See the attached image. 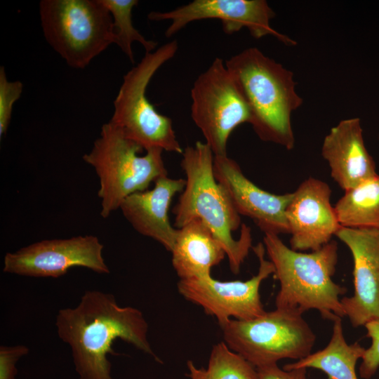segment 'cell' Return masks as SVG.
Masks as SVG:
<instances>
[{"instance_id":"18","label":"cell","mask_w":379,"mask_h":379,"mask_svg":"<svg viewBox=\"0 0 379 379\" xmlns=\"http://www.w3.org/2000/svg\"><path fill=\"white\" fill-rule=\"evenodd\" d=\"M171 253L173 267L180 279L211 276V269L226 256L219 240L198 220L178 229Z\"/></svg>"},{"instance_id":"26","label":"cell","mask_w":379,"mask_h":379,"mask_svg":"<svg viewBox=\"0 0 379 379\" xmlns=\"http://www.w3.org/2000/svg\"><path fill=\"white\" fill-rule=\"evenodd\" d=\"M258 379H308L306 368H280L277 364L257 368Z\"/></svg>"},{"instance_id":"22","label":"cell","mask_w":379,"mask_h":379,"mask_svg":"<svg viewBox=\"0 0 379 379\" xmlns=\"http://www.w3.org/2000/svg\"><path fill=\"white\" fill-rule=\"evenodd\" d=\"M107 8L112 18V32L114 44L117 45L122 52L133 64L135 62L132 44L139 42L146 53L153 52L157 49V42L145 38L136 29L132 22V11L138 4L137 0H100Z\"/></svg>"},{"instance_id":"8","label":"cell","mask_w":379,"mask_h":379,"mask_svg":"<svg viewBox=\"0 0 379 379\" xmlns=\"http://www.w3.org/2000/svg\"><path fill=\"white\" fill-rule=\"evenodd\" d=\"M223 341L256 368L311 354L316 335L302 314L277 309L250 320L220 324Z\"/></svg>"},{"instance_id":"7","label":"cell","mask_w":379,"mask_h":379,"mask_svg":"<svg viewBox=\"0 0 379 379\" xmlns=\"http://www.w3.org/2000/svg\"><path fill=\"white\" fill-rule=\"evenodd\" d=\"M44 38L71 67L84 69L114 44L112 18L100 0H42Z\"/></svg>"},{"instance_id":"20","label":"cell","mask_w":379,"mask_h":379,"mask_svg":"<svg viewBox=\"0 0 379 379\" xmlns=\"http://www.w3.org/2000/svg\"><path fill=\"white\" fill-rule=\"evenodd\" d=\"M334 208L342 227L379 230V175L345 191Z\"/></svg>"},{"instance_id":"27","label":"cell","mask_w":379,"mask_h":379,"mask_svg":"<svg viewBox=\"0 0 379 379\" xmlns=\"http://www.w3.org/2000/svg\"><path fill=\"white\" fill-rule=\"evenodd\" d=\"M378 141H379V134H378Z\"/></svg>"},{"instance_id":"1","label":"cell","mask_w":379,"mask_h":379,"mask_svg":"<svg viewBox=\"0 0 379 379\" xmlns=\"http://www.w3.org/2000/svg\"><path fill=\"white\" fill-rule=\"evenodd\" d=\"M58 337L72 350L79 379H113L108 354L119 338L152 356L147 340L148 324L137 308L120 307L115 297L100 291H86L74 307L60 309L56 316Z\"/></svg>"},{"instance_id":"23","label":"cell","mask_w":379,"mask_h":379,"mask_svg":"<svg viewBox=\"0 0 379 379\" xmlns=\"http://www.w3.org/2000/svg\"><path fill=\"white\" fill-rule=\"evenodd\" d=\"M23 86L21 81L7 79L5 68L0 67V137L4 136L10 124L13 104L20 98Z\"/></svg>"},{"instance_id":"12","label":"cell","mask_w":379,"mask_h":379,"mask_svg":"<svg viewBox=\"0 0 379 379\" xmlns=\"http://www.w3.org/2000/svg\"><path fill=\"white\" fill-rule=\"evenodd\" d=\"M274 16L275 13L265 0H194L170 11H152L147 15L152 21H171L165 32L168 38L192 22L217 19L227 34L247 28L255 39L273 35L286 45L296 44L271 27L270 21Z\"/></svg>"},{"instance_id":"13","label":"cell","mask_w":379,"mask_h":379,"mask_svg":"<svg viewBox=\"0 0 379 379\" xmlns=\"http://www.w3.org/2000/svg\"><path fill=\"white\" fill-rule=\"evenodd\" d=\"M213 172L239 215L252 219L264 234H289L286 211L293 192L276 194L258 187L227 155L214 156Z\"/></svg>"},{"instance_id":"19","label":"cell","mask_w":379,"mask_h":379,"mask_svg":"<svg viewBox=\"0 0 379 379\" xmlns=\"http://www.w3.org/2000/svg\"><path fill=\"white\" fill-rule=\"evenodd\" d=\"M365 350L358 343H347L342 319L337 318L333 321L330 341L324 349L295 362L286 364L283 368L286 370L314 368L326 373L328 379H358L356 365L357 361L362 358Z\"/></svg>"},{"instance_id":"17","label":"cell","mask_w":379,"mask_h":379,"mask_svg":"<svg viewBox=\"0 0 379 379\" xmlns=\"http://www.w3.org/2000/svg\"><path fill=\"white\" fill-rule=\"evenodd\" d=\"M151 190L135 192L120 205L124 218L140 234L150 237L171 252L178 235V229L169 220L168 211L177 193L182 192L185 179H157Z\"/></svg>"},{"instance_id":"11","label":"cell","mask_w":379,"mask_h":379,"mask_svg":"<svg viewBox=\"0 0 379 379\" xmlns=\"http://www.w3.org/2000/svg\"><path fill=\"white\" fill-rule=\"evenodd\" d=\"M103 247L93 235L41 240L6 253L3 272L25 277L58 278L72 267H83L108 274L110 270L102 255Z\"/></svg>"},{"instance_id":"10","label":"cell","mask_w":379,"mask_h":379,"mask_svg":"<svg viewBox=\"0 0 379 379\" xmlns=\"http://www.w3.org/2000/svg\"><path fill=\"white\" fill-rule=\"evenodd\" d=\"M252 249L258 259L259 269L248 280L220 281L211 275L180 279L178 292L188 301L201 307L207 314L215 317L219 325L230 319L246 321L262 315L265 311L260 287L274 274V268L265 258L263 244L259 243Z\"/></svg>"},{"instance_id":"2","label":"cell","mask_w":379,"mask_h":379,"mask_svg":"<svg viewBox=\"0 0 379 379\" xmlns=\"http://www.w3.org/2000/svg\"><path fill=\"white\" fill-rule=\"evenodd\" d=\"M180 166L185 185L173 208L176 229L200 220L221 243L231 271L237 274L252 248L251 228L241 223L224 189L213 172L214 154L206 143L197 141L183 149Z\"/></svg>"},{"instance_id":"24","label":"cell","mask_w":379,"mask_h":379,"mask_svg":"<svg viewBox=\"0 0 379 379\" xmlns=\"http://www.w3.org/2000/svg\"><path fill=\"white\" fill-rule=\"evenodd\" d=\"M364 326L371 345L365 350L359 372L361 378L370 379L379 368V319L369 321Z\"/></svg>"},{"instance_id":"14","label":"cell","mask_w":379,"mask_h":379,"mask_svg":"<svg viewBox=\"0 0 379 379\" xmlns=\"http://www.w3.org/2000/svg\"><path fill=\"white\" fill-rule=\"evenodd\" d=\"M331 189L315 178L302 181L293 192L286 216L291 234V248L316 251L332 240L340 225L331 204Z\"/></svg>"},{"instance_id":"9","label":"cell","mask_w":379,"mask_h":379,"mask_svg":"<svg viewBox=\"0 0 379 379\" xmlns=\"http://www.w3.org/2000/svg\"><path fill=\"white\" fill-rule=\"evenodd\" d=\"M191 117L214 156H226L230 134L251 121L248 106L220 58L200 74L191 89Z\"/></svg>"},{"instance_id":"5","label":"cell","mask_w":379,"mask_h":379,"mask_svg":"<svg viewBox=\"0 0 379 379\" xmlns=\"http://www.w3.org/2000/svg\"><path fill=\"white\" fill-rule=\"evenodd\" d=\"M142 149L108 121L102 126L91 151L83 156V160L94 168L99 179L98 196L103 218L119 209L129 195L147 190L151 182L168 175L164 151L151 149L140 156Z\"/></svg>"},{"instance_id":"16","label":"cell","mask_w":379,"mask_h":379,"mask_svg":"<svg viewBox=\"0 0 379 379\" xmlns=\"http://www.w3.org/2000/svg\"><path fill=\"white\" fill-rule=\"evenodd\" d=\"M321 155L333 180L345 192L377 175L376 164L363 137L359 118L341 120L324 137Z\"/></svg>"},{"instance_id":"3","label":"cell","mask_w":379,"mask_h":379,"mask_svg":"<svg viewBox=\"0 0 379 379\" xmlns=\"http://www.w3.org/2000/svg\"><path fill=\"white\" fill-rule=\"evenodd\" d=\"M225 63L248 106L250 124L258 138L292 149L291 115L303 102L293 72L255 47L244 49Z\"/></svg>"},{"instance_id":"4","label":"cell","mask_w":379,"mask_h":379,"mask_svg":"<svg viewBox=\"0 0 379 379\" xmlns=\"http://www.w3.org/2000/svg\"><path fill=\"white\" fill-rule=\"evenodd\" d=\"M263 244L280 285L276 308L300 314L317 310L333 321L345 316L340 296L346 288L332 279L338 259L335 241L310 253L293 250L273 234H265Z\"/></svg>"},{"instance_id":"25","label":"cell","mask_w":379,"mask_h":379,"mask_svg":"<svg viewBox=\"0 0 379 379\" xmlns=\"http://www.w3.org/2000/svg\"><path fill=\"white\" fill-rule=\"evenodd\" d=\"M29 353V348L23 345L0 347V379H16V363Z\"/></svg>"},{"instance_id":"15","label":"cell","mask_w":379,"mask_h":379,"mask_svg":"<svg viewBox=\"0 0 379 379\" xmlns=\"http://www.w3.org/2000/svg\"><path fill=\"white\" fill-rule=\"evenodd\" d=\"M335 236L353 259L354 293L340 301L354 327L379 319V230L341 227Z\"/></svg>"},{"instance_id":"21","label":"cell","mask_w":379,"mask_h":379,"mask_svg":"<svg viewBox=\"0 0 379 379\" xmlns=\"http://www.w3.org/2000/svg\"><path fill=\"white\" fill-rule=\"evenodd\" d=\"M187 366L190 379H258L257 368L224 341L213 347L207 368H199L190 360Z\"/></svg>"},{"instance_id":"6","label":"cell","mask_w":379,"mask_h":379,"mask_svg":"<svg viewBox=\"0 0 379 379\" xmlns=\"http://www.w3.org/2000/svg\"><path fill=\"white\" fill-rule=\"evenodd\" d=\"M178 49V42L173 40L153 52L145 53L140 62L124 76L114 100V112L109 122L146 151L160 149L181 154L183 152L172 120L159 113L146 96L147 87L154 74L175 56Z\"/></svg>"}]
</instances>
